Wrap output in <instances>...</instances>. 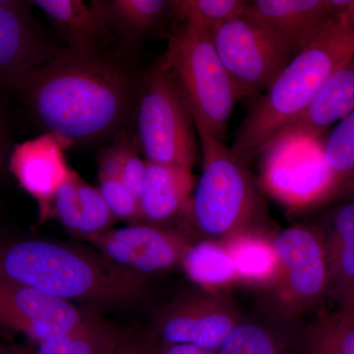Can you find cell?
I'll return each mask as SVG.
<instances>
[{
  "instance_id": "cell-21",
  "label": "cell",
  "mask_w": 354,
  "mask_h": 354,
  "mask_svg": "<svg viewBox=\"0 0 354 354\" xmlns=\"http://www.w3.org/2000/svg\"><path fill=\"white\" fill-rule=\"evenodd\" d=\"M180 265L190 281L209 292L220 293L239 281L234 260L221 241L193 242Z\"/></svg>"
},
{
  "instance_id": "cell-27",
  "label": "cell",
  "mask_w": 354,
  "mask_h": 354,
  "mask_svg": "<svg viewBox=\"0 0 354 354\" xmlns=\"http://www.w3.org/2000/svg\"><path fill=\"white\" fill-rule=\"evenodd\" d=\"M248 4L243 0H176L171 1V12L177 19L197 23L209 31L246 14Z\"/></svg>"
},
{
  "instance_id": "cell-10",
  "label": "cell",
  "mask_w": 354,
  "mask_h": 354,
  "mask_svg": "<svg viewBox=\"0 0 354 354\" xmlns=\"http://www.w3.org/2000/svg\"><path fill=\"white\" fill-rule=\"evenodd\" d=\"M86 239L109 262L146 278L180 265L193 243L183 232L149 223L108 230Z\"/></svg>"
},
{
  "instance_id": "cell-34",
  "label": "cell",
  "mask_w": 354,
  "mask_h": 354,
  "mask_svg": "<svg viewBox=\"0 0 354 354\" xmlns=\"http://www.w3.org/2000/svg\"><path fill=\"white\" fill-rule=\"evenodd\" d=\"M339 309L354 317V286L339 302Z\"/></svg>"
},
{
  "instance_id": "cell-26",
  "label": "cell",
  "mask_w": 354,
  "mask_h": 354,
  "mask_svg": "<svg viewBox=\"0 0 354 354\" xmlns=\"http://www.w3.org/2000/svg\"><path fill=\"white\" fill-rule=\"evenodd\" d=\"M99 190L116 220L141 223L138 198L128 189L121 178L120 167L109 147L102 149L99 160Z\"/></svg>"
},
{
  "instance_id": "cell-23",
  "label": "cell",
  "mask_w": 354,
  "mask_h": 354,
  "mask_svg": "<svg viewBox=\"0 0 354 354\" xmlns=\"http://www.w3.org/2000/svg\"><path fill=\"white\" fill-rule=\"evenodd\" d=\"M299 354H354V317L342 310L322 314L297 337Z\"/></svg>"
},
{
  "instance_id": "cell-13",
  "label": "cell",
  "mask_w": 354,
  "mask_h": 354,
  "mask_svg": "<svg viewBox=\"0 0 354 354\" xmlns=\"http://www.w3.org/2000/svg\"><path fill=\"white\" fill-rule=\"evenodd\" d=\"M62 50L46 38L26 2L0 0V88L14 90Z\"/></svg>"
},
{
  "instance_id": "cell-35",
  "label": "cell",
  "mask_w": 354,
  "mask_h": 354,
  "mask_svg": "<svg viewBox=\"0 0 354 354\" xmlns=\"http://www.w3.org/2000/svg\"><path fill=\"white\" fill-rule=\"evenodd\" d=\"M342 17L349 26L354 28V0H351V6Z\"/></svg>"
},
{
  "instance_id": "cell-11",
  "label": "cell",
  "mask_w": 354,
  "mask_h": 354,
  "mask_svg": "<svg viewBox=\"0 0 354 354\" xmlns=\"http://www.w3.org/2000/svg\"><path fill=\"white\" fill-rule=\"evenodd\" d=\"M91 313L30 286L0 279V328L37 344L62 337Z\"/></svg>"
},
{
  "instance_id": "cell-32",
  "label": "cell",
  "mask_w": 354,
  "mask_h": 354,
  "mask_svg": "<svg viewBox=\"0 0 354 354\" xmlns=\"http://www.w3.org/2000/svg\"><path fill=\"white\" fill-rule=\"evenodd\" d=\"M153 344L134 341L131 337L120 344L111 354H151Z\"/></svg>"
},
{
  "instance_id": "cell-24",
  "label": "cell",
  "mask_w": 354,
  "mask_h": 354,
  "mask_svg": "<svg viewBox=\"0 0 354 354\" xmlns=\"http://www.w3.org/2000/svg\"><path fill=\"white\" fill-rule=\"evenodd\" d=\"M297 337L272 324L242 320L218 354H299Z\"/></svg>"
},
{
  "instance_id": "cell-8",
  "label": "cell",
  "mask_w": 354,
  "mask_h": 354,
  "mask_svg": "<svg viewBox=\"0 0 354 354\" xmlns=\"http://www.w3.org/2000/svg\"><path fill=\"white\" fill-rule=\"evenodd\" d=\"M279 262V299L288 315L314 308L329 297L327 250L319 225H295L272 239Z\"/></svg>"
},
{
  "instance_id": "cell-22",
  "label": "cell",
  "mask_w": 354,
  "mask_h": 354,
  "mask_svg": "<svg viewBox=\"0 0 354 354\" xmlns=\"http://www.w3.org/2000/svg\"><path fill=\"white\" fill-rule=\"evenodd\" d=\"M221 242L234 260L239 281L276 283L279 262L272 241L250 232Z\"/></svg>"
},
{
  "instance_id": "cell-2",
  "label": "cell",
  "mask_w": 354,
  "mask_h": 354,
  "mask_svg": "<svg viewBox=\"0 0 354 354\" xmlns=\"http://www.w3.org/2000/svg\"><path fill=\"white\" fill-rule=\"evenodd\" d=\"M0 279L65 300L116 307L145 292L148 278L100 253L59 242L30 239L0 245Z\"/></svg>"
},
{
  "instance_id": "cell-17",
  "label": "cell",
  "mask_w": 354,
  "mask_h": 354,
  "mask_svg": "<svg viewBox=\"0 0 354 354\" xmlns=\"http://www.w3.org/2000/svg\"><path fill=\"white\" fill-rule=\"evenodd\" d=\"M353 111L354 57L324 83L301 115L281 135L278 142L315 136Z\"/></svg>"
},
{
  "instance_id": "cell-12",
  "label": "cell",
  "mask_w": 354,
  "mask_h": 354,
  "mask_svg": "<svg viewBox=\"0 0 354 354\" xmlns=\"http://www.w3.org/2000/svg\"><path fill=\"white\" fill-rule=\"evenodd\" d=\"M72 144L46 132L13 147L7 169L38 205L39 223L53 218V204L60 186L71 176L64 151Z\"/></svg>"
},
{
  "instance_id": "cell-14",
  "label": "cell",
  "mask_w": 354,
  "mask_h": 354,
  "mask_svg": "<svg viewBox=\"0 0 354 354\" xmlns=\"http://www.w3.org/2000/svg\"><path fill=\"white\" fill-rule=\"evenodd\" d=\"M246 14L271 32L291 59L335 17L332 0H255L249 1Z\"/></svg>"
},
{
  "instance_id": "cell-30",
  "label": "cell",
  "mask_w": 354,
  "mask_h": 354,
  "mask_svg": "<svg viewBox=\"0 0 354 354\" xmlns=\"http://www.w3.org/2000/svg\"><path fill=\"white\" fill-rule=\"evenodd\" d=\"M80 176L76 171L57 190L53 204V218L72 234L78 232L80 225V200L78 195V181Z\"/></svg>"
},
{
  "instance_id": "cell-20",
  "label": "cell",
  "mask_w": 354,
  "mask_h": 354,
  "mask_svg": "<svg viewBox=\"0 0 354 354\" xmlns=\"http://www.w3.org/2000/svg\"><path fill=\"white\" fill-rule=\"evenodd\" d=\"M130 335L95 314L62 337L38 344L34 354H111Z\"/></svg>"
},
{
  "instance_id": "cell-1",
  "label": "cell",
  "mask_w": 354,
  "mask_h": 354,
  "mask_svg": "<svg viewBox=\"0 0 354 354\" xmlns=\"http://www.w3.org/2000/svg\"><path fill=\"white\" fill-rule=\"evenodd\" d=\"M14 90L22 94L46 132L73 144L120 130L129 114L134 83L131 74L115 62L64 48Z\"/></svg>"
},
{
  "instance_id": "cell-29",
  "label": "cell",
  "mask_w": 354,
  "mask_h": 354,
  "mask_svg": "<svg viewBox=\"0 0 354 354\" xmlns=\"http://www.w3.org/2000/svg\"><path fill=\"white\" fill-rule=\"evenodd\" d=\"M120 167L121 178L137 198L140 196L146 171V160L140 158L136 145L122 134L109 146Z\"/></svg>"
},
{
  "instance_id": "cell-3",
  "label": "cell",
  "mask_w": 354,
  "mask_h": 354,
  "mask_svg": "<svg viewBox=\"0 0 354 354\" xmlns=\"http://www.w3.org/2000/svg\"><path fill=\"white\" fill-rule=\"evenodd\" d=\"M354 57V28L334 17L251 104L230 150L247 167L274 146L324 83Z\"/></svg>"
},
{
  "instance_id": "cell-36",
  "label": "cell",
  "mask_w": 354,
  "mask_h": 354,
  "mask_svg": "<svg viewBox=\"0 0 354 354\" xmlns=\"http://www.w3.org/2000/svg\"><path fill=\"white\" fill-rule=\"evenodd\" d=\"M0 354H32L26 353L24 351H21L18 348H4V346H0Z\"/></svg>"
},
{
  "instance_id": "cell-6",
  "label": "cell",
  "mask_w": 354,
  "mask_h": 354,
  "mask_svg": "<svg viewBox=\"0 0 354 354\" xmlns=\"http://www.w3.org/2000/svg\"><path fill=\"white\" fill-rule=\"evenodd\" d=\"M140 91L137 139L147 162L192 171L199 140L180 91L157 65L143 77Z\"/></svg>"
},
{
  "instance_id": "cell-5",
  "label": "cell",
  "mask_w": 354,
  "mask_h": 354,
  "mask_svg": "<svg viewBox=\"0 0 354 354\" xmlns=\"http://www.w3.org/2000/svg\"><path fill=\"white\" fill-rule=\"evenodd\" d=\"M178 20L157 66L180 91L194 122L225 142L228 121L239 101L234 84L216 55L207 28Z\"/></svg>"
},
{
  "instance_id": "cell-19",
  "label": "cell",
  "mask_w": 354,
  "mask_h": 354,
  "mask_svg": "<svg viewBox=\"0 0 354 354\" xmlns=\"http://www.w3.org/2000/svg\"><path fill=\"white\" fill-rule=\"evenodd\" d=\"M101 13L111 35L122 39L123 44H133L152 31L171 1L165 0H95L92 1Z\"/></svg>"
},
{
  "instance_id": "cell-28",
  "label": "cell",
  "mask_w": 354,
  "mask_h": 354,
  "mask_svg": "<svg viewBox=\"0 0 354 354\" xmlns=\"http://www.w3.org/2000/svg\"><path fill=\"white\" fill-rule=\"evenodd\" d=\"M78 195L81 216L77 234L87 239L91 235L108 230L116 218L102 196L99 188L85 183L80 177L78 181Z\"/></svg>"
},
{
  "instance_id": "cell-25",
  "label": "cell",
  "mask_w": 354,
  "mask_h": 354,
  "mask_svg": "<svg viewBox=\"0 0 354 354\" xmlns=\"http://www.w3.org/2000/svg\"><path fill=\"white\" fill-rule=\"evenodd\" d=\"M323 162L335 195L354 192V111L330 132Z\"/></svg>"
},
{
  "instance_id": "cell-18",
  "label": "cell",
  "mask_w": 354,
  "mask_h": 354,
  "mask_svg": "<svg viewBox=\"0 0 354 354\" xmlns=\"http://www.w3.org/2000/svg\"><path fill=\"white\" fill-rule=\"evenodd\" d=\"M319 227L327 250L329 297L339 302L354 286V199L330 209Z\"/></svg>"
},
{
  "instance_id": "cell-16",
  "label": "cell",
  "mask_w": 354,
  "mask_h": 354,
  "mask_svg": "<svg viewBox=\"0 0 354 354\" xmlns=\"http://www.w3.org/2000/svg\"><path fill=\"white\" fill-rule=\"evenodd\" d=\"M48 18L57 36L65 44V50L75 55H97L102 41L111 36L101 13L93 2L81 0H36Z\"/></svg>"
},
{
  "instance_id": "cell-15",
  "label": "cell",
  "mask_w": 354,
  "mask_h": 354,
  "mask_svg": "<svg viewBox=\"0 0 354 354\" xmlns=\"http://www.w3.org/2000/svg\"><path fill=\"white\" fill-rule=\"evenodd\" d=\"M196 181L192 171L177 165L147 162L139 196L142 220L158 225L183 216Z\"/></svg>"
},
{
  "instance_id": "cell-31",
  "label": "cell",
  "mask_w": 354,
  "mask_h": 354,
  "mask_svg": "<svg viewBox=\"0 0 354 354\" xmlns=\"http://www.w3.org/2000/svg\"><path fill=\"white\" fill-rule=\"evenodd\" d=\"M151 354H218V351H208L185 344H153Z\"/></svg>"
},
{
  "instance_id": "cell-33",
  "label": "cell",
  "mask_w": 354,
  "mask_h": 354,
  "mask_svg": "<svg viewBox=\"0 0 354 354\" xmlns=\"http://www.w3.org/2000/svg\"><path fill=\"white\" fill-rule=\"evenodd\" d=\"M8 140H7L6 129H4L3 122H2L1 115H0V177L2 176L4 167H7L9 153Z\"/></svg>"
},
{
  "instance_id": "cell-7",
  "label": "cell",
  "mask_w": 354,
  "mask_h": 354,
  "mask_svg": "<svg viewBox=\"0 0 354 354\" xmlns=\"http://www.w3.org/2000/svg\"><path fill=\"white\" fill-rule=\"evenodd\" d=\"M209 35L239 100L263 94L291 60L271 32L247 14L216 26Z\"/></svg>"
},
{
  "instance_id": "cell-4",
  "label": "cell",
  "mask_w": 354,
  "mask_h": 354,
  "mask_svg": "<svg viewBox=\"0 0 354 354\" xmlns=\"http://www.w3.org/2000/svg\"><path fill=\"white\" fill-rule=\"evenodd\" d=\"M195 123V122H194ZM202 152V174L184 215L203 239L223 241L252 232L260 196L249 167L225 142L195 123Z\"/></svg>"
},
{
  "instance_id": "cell-9",
  "label": "cell",
  "mask_w": 354,
  "mask_h": 354,
  "mask_svg": "<svg viewBox=\"0 0 354 354\" xmlns=\"http://www.w3.org/2000/svg\"><path fill=\"white\" fill-rule=\"evenodd\" d=\"M243 319L227 295L201 290L167 305L156 321L155 335L160 344H192L218 351Z\"/></svg>"
}]
</instances>
